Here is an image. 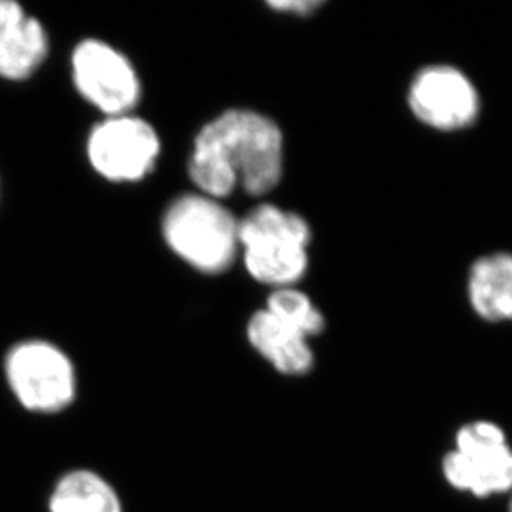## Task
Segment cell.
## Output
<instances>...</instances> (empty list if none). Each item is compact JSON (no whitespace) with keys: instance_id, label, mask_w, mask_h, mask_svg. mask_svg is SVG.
Returning <instances> with one entry per match:
<instances>
[{"instance_id":"obj_10","label":"cell","mask_w":512,"mask_h":512,"mask_svg":"<svg viewBox=\"0 0 512 512\" xmlns=\"http://www.w3.org/2000/svg\"><path fill=\"white\" fill-rule=\"evenodd\" d=\"M247 339L252 348L282 375L300 377L314 367V352L309 339L267 309L252 315L247 324Z\"/></svg>"},{"instance_id":"obj_1","label":"cell","mask_w":512,"mask_h":512,"mask_svg":"<svg viewBox=\"0 0 512 512\" xmlns=\"http://www.w3.org/2000/svg\"><path fill=\"white\" fill-rule=\"evenodd\" d=\"M284 170V136L276 121L249 110H229L199 131L189 176L204 196L223 199L236 188L271 193Z\"/></svg>"},{"instance_id":"obj_15","label":"cell","mask_w":512,"mask_h":512,"mask_svg":"<svg viewBox=\"0 0 512 512\" xmlns=\"http://www.w3.org/2000/svg\"><path fill=\"white\" fill-rule=\"evenodd\" d=\"M509 509H511V512H512V501H511V508H509Z\"/></svg>"},{"instance_id":"obj_6","label":"cell","mask_w":512,"mask_h":512,"mask_svg":"<svg viewBox=\"0 0 512 512\" xmlns=\"http://www.w3.org/2000/svg\"><path fill=\"white\" fill-rule=\"evenodd\" d=\"M160 140L146 121L133 116H110L92 131L88 158L110 181H138L155 168Z\"/></svg>"},{"instance_id":"obj_3","label":"cell","mask_w":512,"mask_h":512,"mask_svg":"<svg viewBox=\"0 0 512 512\" xmlns=\"http://www.w3.org/2000/svg\"><path fill=\"white\" fill-rule=\"evenodd\" d=\"M168 246L204 274H221L239 251V221L216 199L184 194L163 219Z\"/></svg>"},{"instance_id":"obj_11","label":"cell","mask_w":512,"mask_h":512,"mask_svg":"<svg viewBox=\"0 0 512 512\" xmlns=\"http://www.w3.org/2000/svg\"><path fill=\"white\" fill-rule=\"evenodd\" d=\"M468 295L481 319L512 320V254L496 252L474 262L469 272Z\"/></svg>"},{"instance_id":"obj_14","label":"cell","mask_w":512,"mask_h":512,"mask_svg":"<svg viewBox=\"0 0 512 512\" xmlns=\"http://www.w3.org/2000/svg\"><path fill=\"white\" fill-rule=\"evenodd\" d=\"M324 2L320 0H287V2H269V7L279 12H290V14L307 15L319 9Z\"/></svg>"},{"instance_id":"obj_9","label":"cell","mask_w":512,"mask_h":512,"mask_svg":"<svg viewBox=\"0 0 512 512\" xmlns=\"http://www.w3.org/2000/svg\"><path fill=\"white\" fill-rule=\"evenodd\" d=\"M49 52L39 20L12 0H0V77L24 80L40 67Z\"/></svg>"},{"instance_id":"obj_2","label":"cell","mask_w":512,"mask_h":512,"mask_svg":"<svg viewBox=\"0 0 512 512\" xmlns=\"http://www.w3.org/2000/svg\"><path fill=\"white\" fill-rule=\"evenodd\" d=\"M310 239L309 223L300 214L274 204H259L239 221V249L247 272L277 289L305 276Z\"/></svg>"},{"instance_id":"obj_8","label":"cell","mask_w":512,"mask_h":512,"mask_svg":"<svg viewBox=\"0 0 512 512\" xmlns=\"http://www.w3.org/2000/svg\"><path fill=\"white\" fill-rule=\"evenodd\" d=\"M72 67L78 92L107 115H125L140 98L135 70L110 45L85 40L73 52Z\"/></svg>"},{"instance_id":"obj_7","label":"cell","mask_w":512,"mask_h":512,"mask_svg":"<svg viewBox=\"0 0 512 512\" xmlns=\"http://www.w3.org/2000/svg\"><path fill=\"white\" fill-rule=\"evenodd\" d=\"M408 103L421 123L440 131L464 130L479 113L478 90L461 70L450 65L420 70L411 82Z\"/></svg>"},{"instance_id":"obj_5","label":"cell","mask_w":512,"mask_h":512,"mask_svg":"<svg viewBox=\"0 0 512 512\" xmlns=\"http://www.w3.org/2000/svg\"><path fill=\"white\" fill-rule=\"evenodd\" d=\"M5 377L20 406L37 415L67 410L77 397L73 363L49 342L15 345L5 358Z\"/></svg>"},{"instance_id":"obj_12","label":"cell","mask_w":512,"mask_h":512,"mask_svg":"<svg viewBox=\"0 0 512 512\" xmlns=\"http://www.w3.org/2000/svg\"><path fill=\"white\" fill-rule=\"evenodd\" d=\"M50 512H123L120 496L102 474L92 469H73L55 483Z\"/></svg>"},{"instance_id":"obj_4","label":"cell","mask_w":512,"mask_h":512,"mask_svg":"<svg viewBox=\"0 0 512 512\" xmlns=\"http://www.w3.org/2000/svg\"><path fill=\"white\" fill-rule=\"evenodd\" d=\"M441 469L451 488L476 498L512 491V448L503 426L488 420L461 426Z\"/></svg>"},{"instance_id":"obj_13","label":"cell","mask_w":512,"mask_h":512,"mask_svg":"<svg viewBox=\"0 0 512 512\" xmlns=\"http://www.w3.org/2000/svg\"><path fill=\"white\" fill-rule=\"evenodd\" d=\"M266 309L295 329L300 330L307 339L324 332V315L315 307L314 302L300 290L292 289V287L274 290L267 299Z\"/></svg>"}]
</instances>
